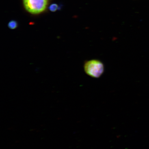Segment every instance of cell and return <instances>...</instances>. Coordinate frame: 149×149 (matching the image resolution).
Returning a JSON list of instances; mask_svg holds the SVG:
<instances>
[{
  "label": "cell",
  "mask_w": 149,
  "mask_h": 149,
  "mask_svg": "<svg viewBox=\"0 0 149 149\" xmlns=\"http://www.w3.org/2000/svg\"><path fill=\"white\" fill-rule=\"evenodd\" d=\"M84 70L87 75L94 78H99L103 73L104 65L102 61L97 59L86 61L84 66Z\"/></svg>",
  "instance_id": "2"
},
{
  "label": "cell",
  "mask_w": 149,
  "mask_h": 149,
  "mask_svg": "<svg viewBox=\"0 0 149 149\" xmlns=\"http://www.w3.org/2000/svg\"><path fill=\"white\" fill-rule=\"evenodd\" d=\"M8 26L9 29H15L17 28L18 23L16 20H12L9 22Z\"/></svg>",
  "instance_id": "3"
},
{
  "label": "cell",
  "mask_w": 149,
  "mask_h": 149,
  "mask_svg": "<svg viewBox=\"0 0 149 149\" xmlns=\"http://www.w3.org/2000/svg\"><path fill=\"white\" fill-rule=\"evenodd\" d=\"M49 10L52 12H54L56 11L58 9V6L56 3H52L49 7Z\"/></svg>",
  "instance_id": "4"
},
{
  "label": "cell",
  "mask_w": 149,
  "mask_h": 149,
  "mask_svg": "<svg viewBox=\"0 0 149 149\" xmlns=\"http://www.w3.org/2000/svg\"><path fill=\"white\" fill-rule=\"evenodd\" d=\"M49 0H23L25 10L33 15H38L45 11Z\"/></svg>",
  "instance_id": "1"
}]
</instances>
